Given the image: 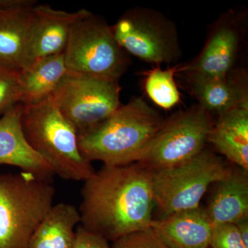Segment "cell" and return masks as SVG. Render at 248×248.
<instances>
[{
  "label": "cell",
  "instance_id": "obj_11",
  "mask_svg": "<svg viewBox=\"0 0 248 248\" xmlns=\"http://www.w3.org/2000/svg\"><path fill=\"white\" fill-rule=\"evenodd\" d=\"M91 13L84 9L67 12L48 5L36 4L32 10L26 66L40 59L64 53L72 29Z\"/></svg>",
  "mask_w": 248,
  "mask_h": 248
},
{
  "label": "cell",
  "instance_id": "obj_6",
  "mask_svg": "<svg viewBox=\"0 0 248 248\" xmlns=\"http://www.w3.org/2000/svg\"><path fill=\"white\" fill-rule=\"evenodd\" d=\"M63 53L68 71L102 79L119 81L130 63L112 26L92 13L75 24Z\"/></svg>",
  "mask_w": 248,
  "mask_h": 248
},
{
  "label": "cell",
  "instance_id": "obj_4",
  "mask_svg": "<svg viewBox=\"0 0 248 248\" xmlns=\"http://www.w3.org/2000/svg\"><path fill=\"white\" fill-rule=\"evenodd\" d=\"M51 183L22 171L0 174V248H28L53 206Z\"/></svg>",
  "mask_w": 248,
  "mask_h": 248
},
{
  "label": "cell",
  "instance_id": "obj_14",
  "mask_svg": "<svg viewBox=\"0 0 248 248\" xmlns=\"http://www.w3.org/2000/svg\"><path fill=\"white\" fill-rule=\"evenodd\" d=\"M37 2L27 0L0 9V66L20 71L27 65L32 10Z\"/></svg>",
  "mask_w": 248,
  "mask_h": 248
},
{
  "label": "cell",
  "instance_id": "obj_12",
  "mask_svg": "<svg viewBox=\"0 0 248 248\" xmlns=\"http://www.w3.org/2000/svg\"><path fill=\"white\" fill-rule=\"evenodd\" d=\"M22 105L16 104L0 117V165L15 166L46 182L55 175L46 160L32 149L21 123Z\"/></svg>",
  "mask_w": 248,
  "mask_h": 248
},
{
  "label": "cell",
  "instance_id": "obj_3",
  "mask_svg": "<svg viewBox=\"0 0 248 248\" xmlns=\"http://www.w3.org/2000/svg\"><path fill=\"white\" fill-rule=\"evenodd\" d=\"M21 123L30 146L59 177L84 182L95 172L80 153L76 130L51 97L32 105H22Z\"/></svg>",
  "mask_w": 248,
  "mask_h": 248
},
{
  "label": "cell",
  "instance_id": "obj_17",
  "mask_svg": "<svg viewBox=\"0 0 248 248\" xmlns=\"http://www.w3.org/2000/svg\"><path fill=\"white\" fill-rule=\"evenodd\" d=\"M208 143L232 164L248 172V104L217 116Z\"/></svg>",
  "mask_w": 248,
  "mask_h": 248
},
{
  "label": "cell",
  "instance_id": "obj_23",
  "mask_svg": "<svg viewBox=\"0 0 248 248\" xmlns=\"http://www.w3.org/2000/svg\"><path fill=\"white\" fill-rule=\"evenodd\" d=\"M210 246L212 248H246L237 226L233 223L213 226Z\"/></svg>",
  "mask_w": 248,
  "mask_h": 248
},
{
  "label": "cell",
  "instance_id": "obj_16",
  "mask_svg": "<svg viewBox=\"0 0 248 248\" xmlns=\"http://www.w3.org/2000/svg\"><path fill=\"white\" fill-rule=\"evenodd\" d=\"M248 172L232 168L224 179L214 184L208 207L204 208L212 226L248 218Z\"/></svg>",
  "mask_w": 248,
  "mask_h": 248
},
{
  "label": "cell",
  "instance_id": "obj_15",
  "mask_svg": "<svg viewBox=\"0 0 248 248\" xmlns=\"http://www.w3.org/2000/svg\"><path fill=\"white\" fill-rule=\"evenodd\" d=\"M151 228L169 248L210 247L213 226L201 206L154 219Z\"/></svg>",
  "mask_w": 248,
  "mask_h": 248
},
{
  "label": "cell",
  "instance_id": "obj_22",
  "mask_svg": "<svg viewBox=\"0 0 248 248\" xmlns=\"http://www.w3.org/2000/svg\"><path fill=\"white\" fill-rule=\"evenodd\" d=\"M112 248H169L151 228L130 233L113 241Z\"/></svg>",
  "mask_w": 248,
  "mask_h": 248
},
{
  "label": "cell",
  "instance_id": "obj_5",
  "mask_svg": "<svg viewBox=\"0 0 248 248\" xmlns=\"http://www.w3.org/2000/svg\"><path fill=\"white\" fill-rule=\"evenodd\" d=\"M231 169L224 160L205 147L186 162L151 172L158 219L199 208L209 187L224 179Z\"/></svg>",
  "mask_w": 248,
  "mask_h": 248
},
{
  "label": "cell",
  "instance_id": "obj_8",
  "mask_svg": "<svg viewBox=\"0 0 248 248\" xmlns=\"http://www.w3.org/2000/svg\"><path fill=\"white\" fill-rule=\"evenodd\" d=\"M120 91L119 81L68 71L51 97L79 137L121 107Z\"/></svg>",
  "mask_w": 248,
  "mask_h": 248
},
{
  "label": "cell",
  "instance_id": "obj_9",
  "mask_svg": "<svg viewBox=\"0 0 248 248\" xmlns=\"http://www.w3.org/2000/svg\"><path fill=\"white\" fill-rule=\"evenodd\" d=\"M112 28L121 48L140 60L161 65L180 58L175 25L157 11L146 8L129 9Z\"/></svg>",
  "mask_w": 248,
  "mask_h": 248
},
{
  "label": "cell",
  "instance_id": "obj_21",
  "mask_svg": "<svg viewBox=\"0 0 248 248\" xmlns=\"http://www.w3.org/2000/svg\"><path fill=\"white\" fill-rule=\"evenodd\" d=\"M19 72L0 66V117L19 104Z\"/></svg>",
  "mask_w": 248,
  "mask_h": 248
},
{
  "label": "cell",
  "instance_id": "obj_18",
  "mask_svg": "<svg viewBox=\"0 0 248 248\" xmlns=\"http://www.w3.org/2000/svg\"><path fill=\"white\" fill-rule=\"evenodd\" d=\"M68 69L64 53L40 59L19 72V104H37L51 97Z\"/></svg>",
  "mask_w": 248,
  "mask_h": 248
},
{
  "label": "cell",
  "instance_id": "obj_20",
  "mask_svg": "<svg viewBox=\"0 0 248 248\" xmlns=\"http://www.w3.org/2000/svg\"><path fill=\"white\" fill-rule=\"evenodd\" d=\"M177 66L161 69L156 66L145 75V91L148 97L158 107L170 110L181 101V94L176 84L174 76Z\"/></svg>",
  "mask_w": 248,
  "mask_h": 248
},
{
  "label": "cell",
  "instance_id": "obj_25",
  "mask_svg": "<svg viewBox=\"0 0 248 248\" xmlns=\"http://www.w3.org/2000/svg\"><path fill=\"white\" fill-rule=\"evenodd\" d=\"M235 225L237 226L239 230L240 236L245 248H248V218L238 222Z\"/></svg>",
  "mask_w": 248,
  "mask_h": 248
},
{
  "label": "cell",
  "instance_id": "obj_19",
  "mask_svg": "<svg viewBox=\"0 0 248 248\" xmlns=\"http://www.w3.org/2000/svg\"><path fill=\"white\" fill-rule=\"evenodd\" d=\"M80 221L79 210L74 205H53L32 234L28 248H73L76 227Z\"/></svg>",
  "mask_w": 248,
  "mask_h": 248
},
{
  "label": "cell",
  "instance_id": "obj_13",
  "mask_svg": "<svg viewBox=\"0 0 248 248\" xmlns=\"http://www.w3.org/2000/svg\"><path fill=\"white\" fill-rule=\"evenodd\" d=\"M186 78L198 105L214 117L248 104L247 76L244 72L233 70L223 78Z\"/></svg>",
  "mask_w": 248,
  "mask_h": 248
},
{
  "label": "cell",
  "instance_id": "obj_10",
  "mask_svg": "<svg viewBox=\"0 0 248 248\" xmlns=\"http://www.w3.org/2000/svg\"><path fill=\"white\" fill-rule=\"evenodd\" d=\"M241 40L240 19L234 14H225L213 26L200 55L187 64L178 66L177 73L200 78H225L234 70Z\"/></svg>",
  "mask_w": 248,
  "mask_h": 248
},
{
  "label": "cell",
  "instance_id": "obj_7",
  "mask_svg": "<svg viewBox=\"0 0 248 248\" xmlns=\"http://www.w3.org/2000/svg\"><path fill=\"white\" fill-rule=\"evenodd\" d=\"M215 122L198 104L174 114L165 120L136 163L155 172L188 161L206 147Z\"/></svg>",
  "mask_w": 248,
  "mask_h": 248
},
{
  "label": "cell",
  "instance_id": "obj_2",
  "mask_svg": "<svg viewBox=\"0 0 248 248\" xmlns=\"http://www.w3.org/2000/svg\"><path fill=\"white\" fill-rule=\"evenodd\" d=\"M164 122L144 99L133 98L92 130L78 137V147L91 163L100 161L108 166L133 164Z\"/></svg>",
  "mask_w": 248,
  "mask_h": 248
},
{
  "label": "cell",
  "instance_id": "obj_24",
  "mask_svg": "<svg viewBox=\"0 0 248 248\" xmlns=\"http://www.w3.org/2000/svg\"><path fill=\"white\" fill-rule=\"evenodd\" d=\"M73 248H112L108 241L79 224L76 230Z\"/></svg>",
  "mask_w": 248,
  "mask_h": 248
},
{
  "label": "cell",
  "instance_id": "obj_1",
  "mask_svg": "<svg viewBox=\"0 0 248 248\" xmlns=\"http://www.w3.org/2000/svg\"><path fill=\"white\" fill-rule=\"evenodd\" d=\"M84 182L79 212L85 228L113 242L151 228L155 201L150 171L138 163L104 166Z\"/></svg>",
  "mask_w": 248,
  "mask_h": 248
}]
</instances>
